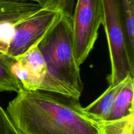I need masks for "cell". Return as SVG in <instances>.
<instances>
[{"mask_svg": "<svg viewBox=\"0 0 134 134\" xmlns=\"http://www.w3.org/2000/svg\"><path fill=\"white\" fill-rule=\"evenodd\" d=\"M16 93L5 110L23 134H99L79 99L23 87Z\"/></svg>", "mask_w": 134, "mask_h": 134, "instance_id": "6da1fadb", "label": "cell"}, {"mask_svg": "<svg viewBox=\"0 0 134 134\" xmlns=\"http://www.w3.org/2000/svg\"><path fill=\"white\" fill-rule=\"evenodd\" d=\"M47 66L40 90L79 99L83 91L80 66L73 46L72 15L62 13L56 23L38 43Z\"/></svg>", "mask_w": 134, "mask_h": 134, "instance_id": "7a4b0ae2", "label": "cell"}, {"mask_svg": "<svg viewBox=\"0 0 134 134\" xmlns=\"http://www.w3.org/2000/svg\"><path fill=\"white\" fill-rule=\"evenodd\" d=\"M103 23L111 62L110 85H115L128 76L134 77V55L130 50L119 0H102Z\"/></svg>", "mask_w": 134, "mask_h": 134, "instance_id": "3957f363", "label": "cell"}, {"mask_svg": "<svg viewBox=\"0 0 134 134\" xmlns=\"http://www.w3.org/2000/svg\"><path fill=\"white\" fill-rule=\"evenodd\" d=\"M72 22L75 57L81 66L92 51L103 23L102 0H77Z\"/></svg>", "mask_w": 134, "mask_h": 134, "instance_id": "277c9868", "label": "cell"}, {"mask_svg": "<svg viewBox=\"0 0 134 134\" xmlns=\"http://www.w3.org/2000/svg\"><path fill=\"white\" fill-rule=\"evenodd\" d=\"M61 12L41 10L16 26L15 33L7 55L16 58L37 44L44 34L59 19Z\"/></svg>", "mask_w": 134, "mask_h": 134, "instance_id": "5b68a950", "label": "cell"}, {"mask_svg": "<svg viewBox=\"0 0 134 134\" xmlns=\"http://www.w3.org/2000/svg\"><path fill=\"white\" fill-rule=\"evenodd\" d=\"M132 78L133 76H128L119 84L109 85L99 97L84 108L86 114L95 121L108 120L119 92Z\"/></svg>", "mask_w": 134, "mask_h": 134, "instance_id": "8992f818", "label": "cell"}, {"mask_svg": "<svg viewBox=\"0 0 134 134\" xmlns=\"http://www.w3.org/2000/svg\"><path fill=\"white\" fill-rule=\"evenodd\" d=\"M42 9L41 5L31 1L0 0V22L6 20L22 22Z\"/></svg>", "mask_w": 134, "mask_h": 134, "instance_id": "52a82bcc", "label": "cell"}, {"mask_svg": "<svg viewBox=\"0 0 134 134\" xmlns=\"http://www.w3.org/2000/svg\"><path fill=\"white\" fill-rule=\"evenodd\" d=\"M133 95L134 78H132L119 92L108 120L121 118L134 112Z\"/></svg>", "mask_w": 134, "mask_h": 134, "instance_id": "ba28073f", "label": "cell"}, {"mask_svg": "<svg viewBox=\"0 0 134 134\" xmlns=\"http://www.w3.org/2000/svg\"><path fill=\"white\" fill-rule=\"evenodd\" d=\"M14 59L43 83L47 73V66L43 54L38 47V43L31 47L23 55Z\"/></svg>", "mask_w": 134, "mask_h": 134, "instance_id": "9c48e42d", "label": "cell"}, {"mask_svg": "<svg viewBox=\"0 0 134 134\" xmlns=\"http://www.w3.org/2000/svg\"><path fill=\"white\" fill-rule=\"evenodd\" d=\"M14 60V58L0 53V92L14 91L18 93L22 88L11 69Z\"/></svg>", "mask_w": 134, "mask_h": 134, "instance_id": "30bf717a", "label": "cell"}, {"mask_svg": "<svg viewBox=\"0 0 134 134\" xmlns=\"http://www.w3.org/2000/svg\"><path fill=\"white\" fill-rule=\"evenodd\" d=\"M96 122L99 134L134 133V112L119 119Z\"/></svg>", "mask_w": 134, "mask_h": 134, "instance_id": "8fae6325", "label": "cell"}, {"mask_svg": "<svg viewBox=\"0 0 134 134\" xmlns=\"http://www.w3.org/2000/svg\"><path fill=\"white\" fill-rule=\"evenodd\" d=\"M120 3L128 45L134 55V0H120Z\"/></svg>", "mask_w": 134, "mask_h": 134, "instance_id": "7c38bea8", "label": "cell"}, {"mask_svg": "<svg viewBox=\"0 0 134 134\" xmlns=\"http://www.w3.org/2000/svg\"><path fill=\"white\" fill-rule=\"evenodd\" d=\"M20 22L11 20L0 22V53L7 55L15 33L16 26Z\"/></svg>", "mask_w": 134, "mask_h": 134, "instance_id": "4fadbf2b", "label": "cell"}, {"mask_svg": "<svg viewBox=\"0 0 134 134\" xmlns=\"http://www.w3.org/2000/svg\"><path fill=\"white\" fill-rule=\"evenodd\" d=\"M75 0H46L42 8L47 10L56 11L72 15Z\"/></svg>", "mask_w": 134, "mask_h": 134, "instance_id": "5bb4252c", "label": "cell"}, {"mask_svg": "<svg viewBox=\"0 0 134 134\" xmlns=\"http://www.w3.org/2000/svg\"><path fill=\"white\" fill-rule=\"evenodd\" d=\"M0 134H23L14 124L6 110L0 104Z\"/></svg>", "mask_w": 134, "mask_h": 134, "instance_id": "9a60e30c", "label": "cell"}, {"mask_svg": "<svg viewBox=\"0 0 134 134\" xmlns=\"http://www.w3.org/2000/svg\"><path fill=\"white\" fill-rule=\"evenodd\" d=\"M7 1H31V2H35L39 4L40 5L43 6V4L45 3L46 0H7Z\"/></svg>", "mask_w": 134, "mask_h": 134, "instance_id": "2e32d148", "label": "cell"}]
</instances>
